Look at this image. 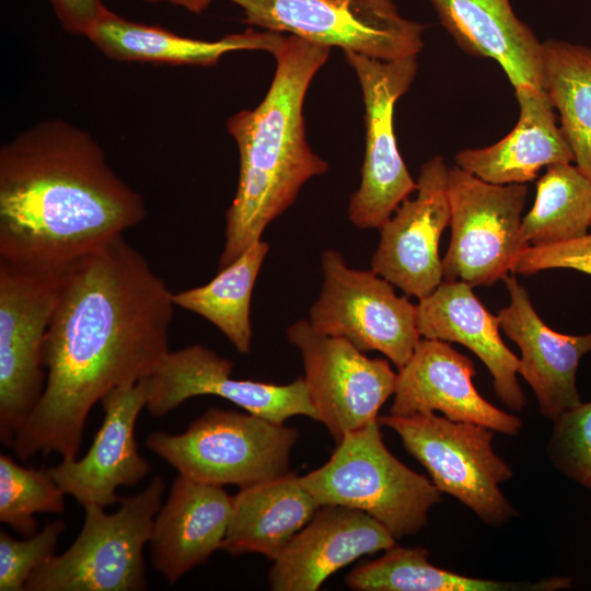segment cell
I'll return each mask as SVG.
<instances>
[{
  "instance_id": "obj_1",
  "label": "cell",
  "mask_w": 591,
  "mask_h": 591,
  "mask_svg": "<svg viewBox=\"0 0 591 591\" xmlns=\"http://www.w3.org/2000/svg\"><path fill=\"white\" fill-rule=\"evenodd\" d=\"M174 306L173 292L124 235L67 267L44 340L45 389L13 439L15 455L77 459L94 404L150 376L171 350Z\"/></svg>"
},
{
  "instance_id": "obj_2",
  "label": "cell",
  "mask_w": 591,
  "mask_h": 591,
  "mask_svg": "<svg viewBox=\"0 0 591 591\" xmlns=\"http://www.w3.org/2000/svg\"><path fill=\"white\" fill-rule=\"evenodd\" d=\"M146 216L95 139L66 120H43L1 147L0 260L60 275Z\"/></svg>"
},
{
  "instance_id": "obj_3",
  "label": "cell",
  "mask_w": 591,
  "mask_h": 591,
  "mask_svg": "<svg viewBox=\"0 0 591 591\" xmlns=\"http://www.w3.org/2000/svg\"><path fill=\"white\" fill-rule=\"evenodd\" d=\"M331 48L285 35L273 50L276 71L263 101L231 116L227 128L236 142V193L225 212L219 269L260 240L265 228L297 199L310 178L328 164L309 147L303 104L306 91Z\"/></svg>"
},
{
  "instance_id": "obj_4",
  "label": "cell",
  "mask_w": 591,
  "mask_h": 591,
  "mask_svg": "<svg viewBox=\"0 0 591 591\" xmlns=\"http://www.w3.org/2000/svg\"><path fill=\"white\" fill-rule=\"evenodd\" d=\"M301 483L320 507L363 511L395 540L420 532L429 510L441 501L431 480L389 451L378 420L346 433L329 460L301 476Z\"/></svg>"
},
{
  "instance_id": "obj_5",
  "label": "cell",
  "mask_w": 591,
  "mask_h": 591,
  "mask_svg": "<svg viewBox=\"0 0 591 591\" xmlns=\"http://www.w3.org/2000/svg\"><path fill=\"white\" fill-rule=\"evenodd\" d=\"M165 480L154 476L118 510L84 506L81 531L60 555L36 569L24 591H140L147 589L143 548L162 506Z\"/></svg>"
},
{
  "instance_id": "obj_6",
  "label": "cell",
  "mask_w": 591,
  "mask_h": 591,
  "mask_svg": "<svg viewBox=\"0 0 591 591\" xmlns=\"http://www.w3.org/2000/svg\"><path fill=\"white\" fill-rule=\"evenodd\" d=\"M298 430L251 413L210 408L179 434L161 431L147 447L178 474L212 485L248 487L288 473Z\"/></svg>"
},
{
  "instance_id": "obj_7",
  "label": "cell",
  "mask_w": 591,
  "mask_h": 591,
  "mask_svg": "<svg viewBox=\"0 0 591 591\" xmlns=\"http://www.w3.org/2000/svg\"><path fill=\"white\" fill-rule=\"evenodd\" d=\"M378 421L398 434L441 494L453 496L486 525L498 528L518 515L500 489L513 471L493 449L494 430L434 413L390 414Z\"/></svg>"
},
{
  "instance_id": "obj_8",
  "label": "cell",
  "mask_w": 591,
  "mask_h": 591,
  "mask_svg": "<svg viewBox=\"0 0 591 591\" xmlns=\"http://www.w3.org/2000/svg\"><path fill=\"white\" fill-rule=\"evenodd\" d=\"M243 22L328 48L382 60L418 56L425 26L401 15L394 0H228Z\"/></svg>"
},
{
  "instance_id": "obj_9",
  "label": "cell",
  "mask_w": 591,
  "mask_h": 591,
  "mask_svg": "<svg viewBox=\"0 0 591 591\" xmlns=\"http://www.w3.org/2000/svg\"><path fill=\"white\" fill-rule=\"evenodd\" d=\"M323 285L310 308L320 333L341 337L362 352L379 351L399 370L420 340L417 305L397 296L394 285L371 270L350 268L341 254H322Z\"/></svg>"
},
{
  "instance_id": "obj_10",
  "label": "cell",
  "mask_w": 591,
  "mask_h": 591,
  "mask_svg": "<svg viewBox=\"0 0 591 591\" xmlns=\"http://www.w3.org/2000/svg\"><path fill=\"white\" fill-rule=\"evenodd\" d=\"M451 240L443 280L472 287L502 280L526 246L521 242L525 184H493L457 165L449 169Z\"/></svg>"
},
{
  "instance_id": "obj_11",
  "label": "cell",
  "mask_w": 591,
  "mask_h": 591,
  "mask_svg": "<svg viewBox=\"0 0 591 591\" xmlns=\"http://www.w3.org/2000/svg\"><path fill=\"white\" fill-rule=\"evenodd\" d=\"M344 55L362 91L366 127L361 182L350 197L348 216L360 229H380L417 186L394 131V107L417 74V56L382 60L349 50Z\"/></svg>"
},
{
  "instance_id": "obj_12",
  "label": "cell",
  "mask_w": 591,
  "mask_h": 591,
  "mask_svg": "<svg viewBox=\"0 0 591 591\" xmlns=\"http://www.w3.org/2000/svg\"><path fill=\"white\" fill-rule=\"evenodd\" d=\"M60 275L0 260V440L5 447L12 445L45 389L43 347Z\"/></svg>"
},
{
  "instance_id": "obj_13",
  "label": "cell",
  "mask_w": 591,
  "mask_h": 591,
  "mask_svg": "<svg viewBox=\"0 0 591 591\" xmlns=\"http://www.w3.org/2000/svg\"><path fill=\"white\" fill-rule=\"evenodd\" d=\"M287 337L302 356L317 421L336 443L378 420L379 409L395 391L397 373L387 360L369 358L348 340L317 332L309 320L293 323Z\"/></svg>"
},
{
  "instance_id": "obj_14",
  "label": "cell",
  "mask_w": 591,
  "mask_h": 591,
  "mask_svg": "<svg viewBox=\"0 0 591 591\" xmlns=\"http://www.w3.org/2000/svg\"><path fill=\"white\" fill-rule=\"evenodd\" d=\"M232 369L230 360L200 344L170 350L149 376L146 408L161 417L188 398L216 395L271 421L285 422L297 415L317 421L303 378L273 384L235 379Z\"/></svg>"
},
{
  "instance_id": "obj_15",
  "label": "cell",
  "mask_w": 591,
  "mask_h": 591,
  "mask_svg": "<svg viewBox=\"0 0 591 591\" xmlns=\"http://www.w3.org/2000/svg\"><path fill=\"white\" fill-rule=\"evenodd\" d=\"M448 175L441 155L421 165L416 196L404 199L379 229L380 242L371 258L375 274L418 300L443 280L439 242L451 219Z\"/></svg>"
},
{
  "instance_id": "obj_16",
  "label": "cell",
  "mask_w": 591,
  "mask_h": 591,
  "mask_svg": "<svg viewBox=\"0 0 591 591\" xmlns=\"http://www.w3.org/2000/svg\"><path fill=\"white\" fill-rule=\"evenodd\" d=\"M148 394L149 376L111 390L100 401L105 416L88 453L47 470L61 490L83 507L119 502L116 489L137 485L150 472L135 438Z\"/></svg>"
},
{
  "instance_id": "obj_17",
  "label": "cell",
  "mask_w": 591,
  "mask_h": 591,
  "mask_svg": "<svg viewBox=\"0 0 591 591\" xmlns=\"http://www.w3.org/2000/svg\"><path fill=\"white\" fill-rule=\"evenodd\" d=\"M473 361L448 341L424 338L396 376L390 414L442 413L455 421L483 425L494 431L517 436L521 418L486 401L475 389Z\"/></svg>"
},
{
  "instance_id": "obj_18",
  "label": "cell",
  "mask_w": 591,
  "mask_h": 591,
  "mask_svg": "<svg viewBox=\"0 0 591 591\" xmlns=\"http://www.w3.org/2000/svg\"><path fill=\"white\" fill-rule=\"evenodd\" d=\"M395 537L368 513L323 506L273 560L275 591H315L335 571L363 555L386 551Z\"/></svg>"
},
{
  "instance_id": "obj_19",
  "label": "cell",
  "mask_w": 591,
  "mask_h": 591,
  "mask_svg": "<svg viewBox=\"0 0 591 591\" xmlns=\"http://www.w3.org/2000/svg\"><path fill=\"white\" fill-rule=\"evenodd\" d=\"M502 280L510 304L497 314L500 329L520 348L518 373L535 393L540 414L554 421L582 403L576 372L580 359L591 352V332L584 335L555 332L537 315L526 289L513 275Z\"/></svg>"
},
{
  "instance_id": "obj_20",
  "label": "cell",
  "mask_w": 591,
  "mask_h": 591,
  "mask_svg": "<svg viewBox=\"0 0 591 591\" xmlns=\"http://www.w3.org/2000/svg\"><path fill=\"white\" fill-rule=\"evenodd\" d=\"M232 512L223 486L181 474L154 517L150 536L151 564L170 584L221 549Z\"/></svg>"
},
{
  "instance_id": "obj_21",
  "label": "cell",
  "mask_w": 591,
  "mask_h": 591,
  "mask_svg": "<svg viewBox=\"0 0 591 591\" xmlns=\"http://www.w3.org/2000/svg\"><path fill=\"white\" fill-rule=\"evenodd\" d=\"M417 327L424 338L457 343L473 351L493 376L494 390L513 412L525 406L518 382L519 358L505 345L497 315L491 314L461 280H442L417 304Z\"/></svg>"
},
{
  "instance_id": "obj_22",
  "label": "cell",
  "mask_w": 591,
  "mask_h": 591,
  "mask_svg": "<svg viewBox=\"0 0 591 591\" xmlns=\"http://www.w3.org/2000/svg\"><path fill=\"white\" fill-rule=\"evenodd\" d=\"M514 94L520 107L514 128L491 146L464 149L454 157L459 167L488 183L525 184L544 166L575 161L546 91L521 86Z\"/></svg>"
},
{
  "instance_id": "obj_23",
  "label": "cell",
  "mask_w": 591,
  "mask_h": 591,
  "mask_svg": "<svg viewBox=\"0 0 591 591\" xmlns=\"http://www.w3.org/2000/svg\"><path fill=\"white\" fill-rule=\"evenodd\" d=\"M456 45L499 63L513 89L543 88V42L509 0H429Z\"/></svg>"
},
{
  "instance_id": "obj_24",
  "label": "cell",
  "mask_w": 591,
  "mask_h": 591,
  "mask_svg": "<svg viewBox=\"0 0 591 591\" xmlns=\"http://www.w3.org/2000/svg\"><path fill=\"white\" fill-rule=\"evenodd\" d=\"M282 33L246 30L218 40L176 35L163 27L126 20L109 10L94 23L86 37L106 57L119 61H150L171 65L213 66L236 50H273Z\"/></svg>"
},
{
  "instance_id": "obj_25",
  "label": "cell",
  "mask_w": 591,
  "mask_h": 591,
  "mask_svg": "<svg viewBox=\"0 0 591 591\" xmlns=\"http://www.w3.org/2000/svg\"><path fill=\"white\" fill-rule=\"evenodd\" d=\"M318 508L296 473L240 488L232 497L221 549L232 555L258 553L273 561Z\"/></svg>"
},
{
  "instance_id": "obj_26",
  "label": "cell",
  "mask_w": 591,
  "mask_h": 591,
  "mask_svg": "<svg viewBox=\"0 0 591 591\" xmlns=\"http://www.w3.org/2000/svg\"><path fill=\"white\" fill-rule=\"evenodd\" d=\"M346 583L357 591H554L570 588L571 579L508 582L473 578L432 565L427 548L395 544L380 558L354 569Z\"/></svg>"
},
{
  "instance_id": "obj_27",
  "label": "cell",
  "mask_w": 591,
  "mask_h": 591,
  "mask_svg": "<svg viewBox=\"0 0 591 591\" xmlns=\"http://www.w3.org/2000/svg\"><path fill=\"white\" fill-rule=\"evenodd\" d=\"M268 251L266 242H255L233 263L219 269L208 283L173 293L175 305L202 316L240 354H248L252 343V293Z\"/></svg>"
},
{
  "instance_id": "obj_28",
  "label": "cell",
  "mask_w": 591,
  "mask_h": 591,
  "mask_svg": "<svg viewBox=\"0 0 591 591\" xmlns=\"http://www.w3.org/2000/svg\"><path fill=\"white\" fill-rule=\"evenodd\" d=\"M543 89L559 114L576 166L591 179V48L543 42Z\"/></svg>"
},
{
  "instance_id": "obj_29",
  "label": "cell",
  "mask_w": 591,
  "mask_h": 591,
  "mask_svg": "<svg viewBox=\"0 0 591 591\" xmlns=\"http://www.w3.org/2000/svg\"><path fill=\"white\" fill-rule=\"evenodd\" d=\"M590 228L591 179L571 163L548 165L522 218L521 242L526 247L559 243L587 235Z\"/></svg>"
},
{
  "instance_id": "obj_30",
  "label": "cell",
  "mask_w": 591,
  "mask_h": 591,
  "mask_svg": "<svg viewBox=\"0 0 591 591\" xmlns=\"http://www.w3.org/2000/svg\"><path fill=\"white\" fill-rule=\"evenodd\" d=\"M65 493L48 471H36L0 455V521L25 537L37 533L38 512L61 513Z\"/></svg>"
},
{
  "instance_id": "obj_31",
  "label": "cell",
  "mask_w": 591,
  "mask_h": 591,
  "mask_svg": "<svg viewBox=\"0 0 591 591\" xmlns=\"http://www.w3.org/2000/svg\"><path fill=\"white\" fill-rule=\"evenodd\" d=\"M553 424L548 459L561 474L591 490V402L565 412Z\"/></svg>"
},
{
  "instance_id": "obj_32",
  "label": "cell",
  "mask_w": 591,
  "mask_h": 591,
  "mask_svg": "<svg viewBox=\"0 0 591 591\" xmlns=\"http://www.w3.org/2000/svg\"><path fill=\"white\" fill-rule=\"evenodd\" d=\"M65 529L62 520H55L21 541L1 530L0 591H24L30 576L56 556L57 542Z\"/></svg>"
},
{
  "instance_id": "obj_33",
  "label": "cell",
  "mask_w": 591,
  "mask_h": 591,
  "mask_svg": "<svg viewBox=\"0 0 591 591\" xmlns=\"http://www.w3.org/2000/svg\"><path fill=\"white\" fill-rule=\"evenodd\" d=\"M554 268L591 275V233L559 243L529 246L518 256L511 273L530 276Z\"/></svg>"
},
{
  "instance_id": "obj_34",
  "label": "cell",
  "mask_w": 591,
  "mask_h": 591,
  "mask_svg": "<svg viewBox=\"0 0 591 591\" xmlns=\"http://www.w3.org/2000/svg\"><path fill=\"white\" fill-rule=\"evenodd\" d=\"M65 31L86 36L107 10L101 0H50Z\"/></svg>"
},
{
  "instance_id": "obj_35",
  "label": "cell",
  "mask_w": 591,
  "mask_h": 591,
  "mask_svg": "<svg viewBox=\"0 0 591 591\" xmlns=\"http://www.w3.org/2000/svg\"><path fill=\"white\" fill-rule=\"evenodd\" d=\"M146 2H169L182 7L193 13H200L206 10L212 0H143Z\"/></svg>"
}]
</instances>
